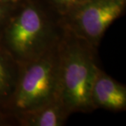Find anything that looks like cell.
Instances as JSON below:
<instances>
[{
    "label": "cell",
    "mask_w": 126,
    "mask_h": 126,
    "mask_svg": "<svg viewBox=\"0 0 126 126\" xmlns=\"http://www.w3.org/2000/svg\"><path fill=\"white\" fill-rule=\"evenodd\" d=\"M65 32L62 15L48 6L20 0L10 11L0 34V42L20 64L58 46Z\"/></svg>",
    "instance_id": "cell-1"
},
{
    "label": "cell",
    "mask_w": 126,
    "mask_h": 126,
    "mask_svg": "<svg viewBox=\"0 0 126 126\" xmlns=\"http://www.w3.org/2000/svg\"><path fill=\"white\" fill-rule=\"evenodd\" d=\"M99 68L96 48L65 29L59 44L58 98L70 114L95 110L91 90Z\"/></svg>",
    "instance_id": "cell-2"
},
{
    "label": "cell",
    "mask_w": 126,
    "mask_h": 126,
    "mask_svg": "<svg viewBox=\"0 0 126 126\" xmlns=\"http://www.w3.org/2000/svg\"><path fill=\"white\" fill-rule=\"evenodd\" d=\"M59 44L20 64V74L8 113L9 126L24 113L58 97Z\"/></svg>",
    "instance_id": "cell-3"
},
{
    "label": "cell",
    "mask_w": 126,
    "mask_h": 126,
    "mask_svg": "<svg viewBox=\"0 0 126 126\" xmlns=\"http://www.w3.org/2000/svg\"><path fill=\"white\" fill-rule=\"evenodd\" d=\"M126 0H85L62 16L65 29L93 47L124 13Z\"/></svg>",
    "instance_id": "cell-4"
},
{
    "label": "cell",
    "mask_w": 126,
    "mask_h": 126,
    "mask_svg": "<svg viewBox=\"0 0 126 126\" xmlns=\"http://www.w3.org/2000/svg\"><path fill=\"white\" fill-rule=\"evenodd\" d=\"M91 101L94 109L124 111L126 109V86L99 68L91 90Z\"/></svg>",
    "instance_id": "cell-5"
},
{
    "label": "cell",
    "mask_w": 126,
    "mask_h": 126,
    "mask_svg": "<svg viewBox=\"0 0 126 126\" xmlns=\"http://www.w3.org/2000/svg\"><path fill=\"white\" fill-rule=\"evenodd\" d=\"M20 74V64L0 42V126H9L8 113Z\"/></svg>",
    "instance_id": "cell-6"
},
{
    "label": "cell",
    "mask_w": 126,
    "mask_h": 126,
    "mask_svg": "<svg viewBox=\"0 0 126 126\" xmlns=\"http://www.w3.org/2000/svg\"><path fill=\"white\" fill-rule=\"evenodd\" d=\"M70 113L58 97L45 105L24 113L16 120L18 126H62Z\"/></svg>",
    "instance_id": "cell-7"
},
{
    "label": "cell",
    "mask_w": 126,
    "mask_h": 126,
    "mask_svg": "<svg viewBox=\"0 0 126 126\" xmlns=\"http://www.w3.org/2000/svg\"><path fill=\"white\" fill-rule=\"evenodd\" d=\"M62 16L85 0H49Z\"/></svg>",
    "instance_id": "cell-8"
},
{
    "label": "cell",
    "mask_w": 126,
    "mask_h": 126,
    "mask_svg": "<svg viewBox=\"0 0 126 126\" xmlns=\"http://www.w3.org/2000/svg\"><path fill=\"white\" fill-rule=\"evenodd\" d=\"M14 6V5H13ZM13 6H9L0 2V34L8 18L10 11Z\"/></svg>",
    "instance_id": "cell-9"
},
{
    "label": "cell",
    "mask_w": 126,
    "mask_h": 126,
    "mask_svg": "<svg viewBox=\"0 0 126 126\" xmlns=\"http://www.w3.org/2000/svg\"><path fill=\"white\" fill-rule=\"evenodd\" d=\"M20 0H0V2L6 5H9V6H13L16 4V3H18Z\"/></svg>",
    "instance_id": "cell-10"
}]
</instances>
